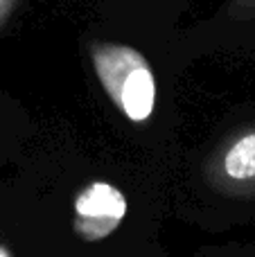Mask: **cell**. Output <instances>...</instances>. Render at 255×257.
Returning <instances> with one entry per match:
<instances>
[{
  "label": "cell",
  "mask_w": 255,
  "mask_h": 257,
  "mask_svg": "<svg viewBox=\"0 0 255 257\" xmlns=\"http://www.w3.org/2000/svg\"><path fill=\"white\" fill-rule=\"evenodd\" d=\"M0 257H9V255H7V253H5V250H3V248H0Z\"/></svg>",
  "instance_id": "52a82bcc"
},
{
  "label": "cell",
  "mask_w": 255,
  "mask_h": 257,
  "mask_svg": "<svg viewBox=\"0 0 255 257\" xmlns=\"http://www.w3.org/2000/svg\"><path fill=\"white\" fill-rule=\"evenodd\" d=\"M126 212V201L113 185L93 183L75 203V228L84 239L95 241L111 235Z\"/></svg>",
  "instance_id": "6da1fadb"
},
{
  "label": "cell",
  "mask_w": 255,
  "mask_h": 257,
  "mask_svg": "<svg viewBox=\"0 0 255 257\" xmlns=\"http://www.w3.org/2000/svg\"><path fill=\"white\" fill-rule=\"evenodd\" d=\"M147 63L143 59V54H138L136 50L124 48V45H99L95 50V68L97 75L102 79L106 93L113 99H120V88L124 84V79L136 70L138 66Z\"/></svg>",
  "instance_id": "7a4b0ae2"
},
{
  "label": "cell",
  "mask_w": 255,
  "mask_h": 257,
  "mask_svg": "<svg viewBox=\"0 0 255 257\" xmlns=\"http://www.w3.org/2000/svg\"><path fill=\"white\" fill-rule=\"evenodd\" d=\"M154 95H156V84H154V75L147 68V63L138 66L129 77L124 79L120 88V99L124 113L131 120L140 122L147 120L152 115L154 108Z\"/></svg>",
  "instance_id": "3957f363"
},
{
  "label": "cell",
  "mask_w": 255,
  "mask_h": 257,
  "mask_svg": "<svg viewBox=\"0 0 255 257\" xmlns=\"http://www.w3.org/2000/svg\"><path fill=\"white\" fill-rule=\"evenodd\" d=\"M226 172L237 181L255 176V133H248L235 142V147L226 156Z\"/></svg>",
  "instance_id": "277c9868"
},
{
  "label": "cell",
  "mask_w": 255,
  "mask_h": 257,
  "mask_svg": "<svg viewBox=\"0 0 255 257\" xmlns=\"http://www.w3.org/2000/svg\"><path fill=\"white\" fill-rule=\"evenodd\" d=\"M5 5H7V0H0V12L5 9Z\"/></svg>",
  "instance_id": "8992f818"
},
{
  "label": "cell",
  "mask_w": 255,
  "mask_h": 257,
  "mask_svg": "<svg viewBox=\"0 0 255 257\" xmlns=\"http://www.w3.org/2000/svg\"><path fill=\"white\" fill-rule=\"evenodd\" d=\"M239 3H242L244 7H248V9H253L255 12V0H239Z\"/></svg>",
  "instance_id": "5b68a950"
}]
</instances>
